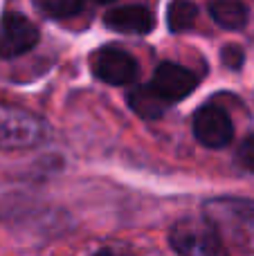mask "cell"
<instances>
[{"mask_svg": "<svg viewBox=\"0 0 254 256\" xmlns=\"http://www.w3.org/2000/svg\"><path fill=\"white\" fill-rule=\"evenodd\" d=\"M202 214L230 248L254 252V200L214 198L205 202Z\"/></svg>", "mask_w": 254, "mask_h": 256, "instance_id": "cell-1", "label": "cell"}, {"mask_svg": "<svg viewBox=\"0 0 254 256\" xmlns=\"http://www.w3.org/2000/svg\"><path fill=\"white\" fill-rule=\"evenodd\" d=\"M48 135L43 120L0 102V150H22L40 144Z\"/></svg>", "mask_w": 254, "mask_h": 256, "instance_id": "cell-2", "label": "cell"}, {"mask_svg": "<svg viewBox=\"0 0 254 256\" xmlns=\"http://www.w3.org/2000/svg\"><path fill=\"white\" fill-rule=\"evenodd\" d=\"M169 245L174 252L187 256H212L223 252V238L210 218H182L169 232Z\"/></svg>", "mask_w": 254, "mask_h": 256, "instance_id": "cell-3", "label": "cell"}, {"mask_svg": "<svg viewBox=\"0 0 254 256\" xmlns=\"http://www.w3.org/2000/svg\"><path fill=\"white\" fill-rule=\"evenodd\" d=\"M38 43V30L27 16L9 12L0 18V58H16Z\"/></svg>", "mask_w": 254, "mask_h": 256, "instance_id": "cell-4", "label": "cell"}, {"mask_svg": "<svg viewBox=\"0 0 254 256\" xmlns=\"http://www.w3.org/2000/svg\"><path fill=\"white\" fill-rule=\"evenodd\" d=\"M194 135L207 148H223L232 142L234 124L230 115L216 104H205L194 117Z\"/></svg>", "mask_w": 254, "mask_h": 256, "instance_id": "cell-5", "label": "cell"}, {"mask_svg": "<svg viewBox=\"0 0 254 256\" xmlns=\"http://www.w3.org/2000/svg\"><path fill=\"white\" fill-rule=\"evenodd\" d=\"M90 68L94 76L104 84L124 86L138 76V63L128 52L117 48H102L90 56Z\"/></svg>", "mask_w": 254, "mask_h": 256, "instance_id": "cell-6", "label": "cell"}, {"mask_svg": "<svg viewBox=\"0 0 254 256\" xmlns=\"http://www.w3.org/2000/svg\"><path fill=\"white\" fill-rule=\"evenodd\" d=\"M151 84L171 104H176L194 92V88L198 86V76L192 70H187V68L178 66V63H162L156 70V74H153Z\"/></svg>", "mask_w": 254, "mask_h": 256, "instance_id": "cell-7", "label": "cell"}, {"mask_svg": "<svg viewBox=\"0 0 254 256\" xmlns=\"http://www.w3.org/2000/svg\"><path fill=\"white\" fill-rule=\"evenodd\" d=\"M106 25L120 34H148L156 25L153 14L142 4H126L115 7L106 14Z\"/></svg>", "mask_w": 254, "mask_h": 256, "instance_id": "cell-8", "label": "cell"}, {"mask_svg": "<svg viewBox=\"0 0 254 256\" xmlns=\"http://www.w3.org/2000/svg\"><path fill=\"white\" fill-rule=\"evenodd\" d=\"M128 106L138 112L144 120H158L169 110L171 102L156 88L153 84L148 86H138L135 90H130L128 94Z\"/></svg>", "mask_w": 254, "mask_h": 256, "instance_id": "cell-9", "label": "cell"}, {"mask_svg": "<svg viewBox=\"0 0 254 256\" xmlns=\"http://www.w3.org/2000/svg\"><path fill=\"white\" fill-rule=\"evenodd\" d=\"M210 16L223 30H243L248 22V7L241 0H212Z\"/></svg>", "mask_w": 254, "mask_h": 256, "instance_id": "cell-10", "label": "cell"}, {"mask_svg": "<svg viewBox=\"0 0 254 256\" xmlns=\"http://www.w3.org/2000/svg\"><path fill=\"white\" fill-rule=\"evenodd\" d=\"M198 18V7L192 0H171L166 9V22L171 32H187Z\"/></svg>", "mask_w": 254, "mask_h": 256, "instance_id": "cell-11", "label": "cell"}, {"mask_svg": "<svg viewBox=\"0 0 254 256\" xmlns=\"http://www.w3.org/2000/svg\"><path fill=\"white\" fill-rule=\"evenodd\" d=\"M38 9L52 18H70L84 9V0H36Z\"/></svg>", "mask_w": 254, "mask_h": 256, "instance_id": "cell-12", "label": "cell"}, {"mask_svg": "<svg viewBox=\"0 0 254 256\" xmlns=\"http://www.w3.org/2000/svg\"><path fill=\"white\" fill-rule=\"evenodd\" d=\"M220 58H223L225 68H230V70H238V68L243 66L246 54H243V50L238 48V45H228V48H223V52H220Z\"/></svg>", "mask_w": 254, "mask_h": 256, "instance_id": "cell-13", "label": "cell"}, {"mask_svg": "<svg viewBox=\"0 0 254 256\" xmlns=\"http://www.w3.org/2000/svg\"><path fill=\"white\" fill-rule=\"evenodd\" d=\"M238 162L248 168V171H254V132L248 135L243 140V144L238 146Z\"/></svg>", "mask_w": 254, "mask_h": 256, "instance_id": "cell-14", "label": "cell"}, {"mask_svg": "<svg viewBox=\"0 0 254 256\" xmlns=\"http://www.w3.org/2000/svg\"><path fill=\"white\" fill-rule=\"evenodd\" d=\"M92 2H99V4H108V2H112V0H92Z\"/></svg>", "mask_w": 254, "mask_h": 256, "instance_id": "cell-15", "label": "cell"}]
</instances>
